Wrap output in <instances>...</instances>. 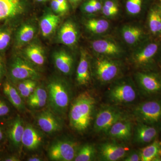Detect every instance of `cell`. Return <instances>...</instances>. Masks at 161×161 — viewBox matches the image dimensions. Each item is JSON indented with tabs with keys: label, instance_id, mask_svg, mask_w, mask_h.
Returning <instances> with one entry per match:
<instances>
[{
	"label": "cell",
	"instance_id": "60d3db41",
	"mask_svg": "<svg viewBox=\"0 0 161 161\" xmlns=\"http://www.w3.org/2000/svg\"><path fill=\"white\" fill-rule=\"evenodd\" d=\"M102 9L103 13L105 15L108 17L115 15L117 14L118 12V10L111 9V8H108V7H107L104 6H102Z\"/></svg>",
	"mask_w": 161,
	"mask_h": 161
},
{
	"label": "cell",
	"instance_id": "74e56055",
	"mask_svg": "<svg viewBox=\"0 0 161 161\" xmlns=\"http://www.w3.org/2000/svg\"><path fill=\"white\" fill-rule=\"evenodd\" d=\"M122 160L123 161H141V155L139 150L129 151Z\"/></svg>",
	"mask_w": 161,
	"mask_h": 161
},
{
	"label": "cell",
	"instance_id": "9c48e42d",
	"mask_svg": "<svg viewBox=\"0 0 161 161\" xmlns=\"http://www.w3.org/2000/svg\"><path fill=\"white\" fill-rule=\"evenodd\" d=\"M28 7L26 0H0V23L19 19L25 14Z\"/></svg>",
	"mask_w": 161,
	"mask_h": 161
},
{
	"label": "cell",
	"instance_id": "1f68e13d",
	"mask_svg": "<svg viewBox=\"0 0 161 161\" xmlns=\"http://www.w3.org/2000/svg\"><path fill=\"white\" fill-rule=\"evenodd\" d=\"M149 26L150 31L153 33L161 31V16L158 12L152 10L149 17Z\"/></svg>",
	"mask_w": 161,
	"mask_h": 161
},
{
	"label": "cell",
	"instance_id": "d6986e66",
	"mask_svg": "<svg viewBox=\"0 0 161 161\" xmlns=\"http://www.w3.org/2000/svg\"><path fill=\"white\" fill-rule=\"evenodd\" d=\"M78 32L76 24L71 20L65 21L59 28L57 40L67 46H73L78 42Z\"/></svg>",
	"mask_w": 161,
	"mask_h": 161
},
{
	"label": "cell",
	"instance_id": "f546056e",
	"mask_svg": "<svg viewBox=\"0 0 161 161\" xmlns=\"http://www.w3.org/2000/svg\"><path fill=\"white\" fill-rule=\"evenodd\" d=\"M87 29L95 34L103 33L108 29L109 23L107 20L102 19H91L86 23Z\"/></svg>",
	"mask_w": 161,
	"mask_h": 161
},
{
	"label": "cell",
	"instance_id": "8fae6325",
	"mask_svg": "<svg viewBox=\"0 0 161 161\" xmlns=\"http://www.w3.org/2000/svg\"><path fill=\"white\" fill-rule=\"evenodd\" d=\"M135 78L140 95L151 97L161 94V79L157 75L138 72Z\"/></svg>",
	"mask_w": 161,
	"mask_h": 161
},
{
	"label": "cell",
	"instance_id": "816d5d0a",
	"mask_svg": "<svg viewBox=\"0 0 161 161\" xmlns=\"http://www.w3.org/2000/svg\"></svg>",
	"mask_w": 161,
	"mask_h": 161
},
{
	"label": "cell",
	"instance_id": "ac0fdd59",
	"mask_svg": "<svg viewBox=\"0 0 161 161\" xmlns=\"http://www.w3.org/2000/svg\"><path fill=\"white\" fill-rule=\"evenodd\" d=\"M43 140L42 132L30 124L25 126L22 137V145L26 150L34 151L39 149Z\"/></svg>",
	"mask_w": 161,
	"mask_h": 161
},
{
	"label": "cell",
	"instance_id": "836d02e7",
	"mask_svg": "<svg viewBox=\"0 0 161 161\" xmlns=\"http://www.w3.org/2000/svg\"><path fill=\"white\" fill-rule=\"evenodd\" d=\"M142 0H127L126 7L131 14H138L142 9Z\"/></svg>",
	"mask_w": 161,
	"mask_h": 161
},
{
	"label": "cell",
	"instance_id": "e0dca14e",
	"mask_svg": "<svg viewBox=\"0 0 161 161\" xmlns=\"http://www.w3.org/2000/svg\"><path fill=\"white\" fill-rule=\"evenodd\" d=\"M20 54L37 67L43 66L45 63V50L38 41H32L28 43L23 47Z\"/></svg>",
	"mask_w": 161,
	"mask_h": 161
},
{
	"label": "cell",
	"instance_id": "d590c367",
	"mask_svg": "<svg viewBox=\"0 0 161 161\" xmlns=\"http://www.w3.org/2000/svg\"><path fill=\"white\" fill-rule=\"evenodd\" d=\"M6 64L3 55L0 54V86H2L6 76Z\"/></svg>",
	"mask_w": 161,
	"mask_h": 161
},
{
	"label": "cell",
	"instance_id": "7c38bea8",
	"mask_svg": "<svg viewBox=\"0 0 161 161\" xmlns=\"http://www.w3.org/2000/svg\"><path fill=\"white\" fill-rule=\"evenodd\" d=\"M25 126L23 119L19 115H16L7 123L5 134L12 150H20Z\"/></svg>",
	"mask_w": 161,
	"mask_h": 161
},
{
	"label": "cell",
	"instance_id": "52a82bcc",
	"mask_svg": "<svg viewBox=\"0 0 161 161\" xmlns=\"http://www.w3.org/2000/svg\"><path fill=\"white\" fill-rule=\"evenodd\" d=\"M95 78L102 84L112 83L120 75L121 67L115 60L105 57L97 58L93 64Z\"/></svg>",
	"mask_w": 161,
	"mask_h": 161
},
{
	"label": "cell",
	"instance_id": "5b68a950",
	"mask_svg": "<svg viewBox=\"0 0 161 161\" xmlns=\"http://www.w3.org/2000/svg\"><path fill=\"white\" fill-rule=\"evenodd\" d=\"M132 116L136 122L157 127L161 125V99H152L135 105Z\"/></svg>",
	"mask_w": 161,
	"mask_h": 161
},
{
	"label": "cell",
	"instance_id": "c3c4849f",
	"mask_svg": "<svg viewBox=\"0 0 161 161\" xmlns=\"http://www.w3.org/2000/svg\"><path fill=\"white\" fill-rule=\"evenodd\" d=\"M81 0H69L70 2L74 5H76L77 3H79Z\"/></svg>",
	"mask_w": 161,
	"mask_h": 161
},
{
	"label": "cell",
	"instance_id": "d4e9b609",
	"mask_svg": "<svg viewBox=\"0 0 161 161\" xmlns=\"http://www.w3.org/2000/svg\"><path fill=\"white\" fill-rule=\"evenodd\" d=\"M141 161H161V143L157 140H154L150 145L139 150Z\"/></svg>",
	"mask_w": 161,
	"mask_h": 161
},
{
	"label": "cell",
	"instance_id": "8d00e7d4",
	"mask_svg": "<svg viewBox=\"0 0 161 161\" xmlns=\"http://www.w3.org/2000/svg\"><path fill=\"white\" fill-rule=\"evenodd\" d=\"M51 8L54 13L60 16L63 15L67 13L57 0H52Z\"/></svg>",
	"mask_w": 161,
	"mask_h": 161
},
{
	"label": "cell",
	"instance_id": "7a4b0ae2",
	"mask_svg": "<svg viewBox=\"0 0 161 161\" xmlns=\"http://www.w3.org/2000/svg\"><path fill=\"white\" fill-rule=\"evenodd\" d=\"M47 90L51 111L60 117L65 116L72 99V92L69 84L63 78L53 77L48 81Z\"/></svg>",
	"mask_w": 161,
	"mask_h": 161
},
{
	"label": "cell",
	"instance_id": "7402d4cb",
	"mask_svg": "<svg viewBox=\"0 0 161 161\" xmlns=\"http://www.w3.org/2000/svg\"><path fill=\"white\" fill-rule=\"evenodd\" d=\"M2 86L5 97L12 105L19 112H25L26 108L23 97L20 95L14 85L7 78L4 80Z\"/></svg>",
	"mask_w": 161,
	"mask_h": 161
},
{
	"label": "cell",
	"instance_id": "ee69618b",
	"mask_svg": "<svg viewBox=\"0 0 161 161\" xmlns=\"http://www.w3.org/2000/svg\"><path fill=\"white\" fill-rule=\"evenodd\" d=\"M59 3L62 6L64 9L67 12L68 11L69 7L68 3L67 0H57Z\"/></svg>",
	"mask_w": 161,
	"mask_h": 161
},
{
	"label": "cell",
	"instance_id": "681fc988",
	"mask_svg": "<svg viewBox=\"0 0 161 161\" xmlns=\"http://www.w3.org/2000/svg\"><path fill=\"white\" fill-rule=\"evenodd\" d=\"M35 1H36V2H38V3H42L46 2L47 1H48V0H35Z\"/></svg>",
	"mask_w": 161,
	"mask_h": 161
},
{
	"label": "cell",
	"instance_id": "44dd1931",
	"mask_svg": "<svg viewBox=\"0 0 161 161\" xmlns=\"http://www.w3.org/2000/svg\"><path fill=\"white\" fill-rule=\"evenodd\" d=\"M86 52L81 50L80 60L76 72V81L80 86H87L91 81V68Z\"/></svg>",
	"mask_w": 161,
	"mask_h": 161
},
{
	"label": "cell",
	"instance_id": "f1b7e54d",
	"mask_svg": "<svg viewBox=\"0 0 161 161\" xmlns=\"http://www.w3.org/2000/svg\"><path fill=\"white\" fill-rule=\"evenodd\" d=\"M142 35V30L136 26H126L123 29V38L125 41L130 45H133L137 43L140 40Z\"/></svg>",
	"mask_w": 161,
	"mask_h": 161
},
{
	"label": "cell",
	"instance_id": "30bf717a",
	"mask_svg": "<svg viewBox=\"0 0 161 161\" xmlns=\"http://www.w3.org/2000/svg\"><path fill=\"white\" fill-rule=\"evenodd\" d=\"M97 151V156L99 160L117 161L122 160L130 149L124 144L112 140L99 144Z\"/></svg>",
	"mask_w": 161,
	"mask_h": 161
},
{
	"label": "cell",
	"instance_id": "ba28073f",
	"mask_svg": "<svg viewBox=\"0 0 161 161\" xmlns=\"http://www.w3.org/2000/svg\"><path fill=\"white\" fill-rule=\"evenodd\" d=\"M79 147L78 143L72 140L56 141L50 146L48 157L52 161H74Z\"/></svg>",
	"mask_w": 161,
	"mask_h": 161
},
{
	"label": "cell",
	"instance_id": "3957f363",
	"mask_svg": "<svg viewBox=\"0 0 161 161\" xmlns=\"http://www.w3.org/2000/svg\"><path fill=\"white\" fill-rule=\"evenodd\" d=\"M104 95L108 104L122 107L137 103L140 93L134 82L126 79L114 80Z\"/></svg>",
	"mask_w": 161,
	"mask_h": 161
},
{
	"label": "cell",
	"instance_id": "4316f807",
	"mask_svg": "<svg viewBox=\"0 0 161 161\" xmlns=\"http://www.w3.org/2000/svg\"><path fill=\"white\" fill-rule=\"evenodd\" d=\"M97 155V149L92 144H86L79 147L74 161L95 160Z\"/></svg>",
	"mask_w": 161,
	"mask_h": 161
},
{
	"label": "cell",
	"instance_id": "f35d334b",
	"mask_svg": "<svg viewBox=\"0 0 161 161\" xmlns=\"http://www.w3.org/2000/svg\"><path fill=\"white\" fill-rule=\"evenodd\" d=\"M47 102V100H27V103L29 106L35 109L43 108L46 105Z\"/></svg>",
	"mask_w": 161,
	"mask_h": 161
},
{
	"label": "cell",
	"instance_id": "cb8c5ba5",
	"mask_svg": "<svg viewBox=\"0 0 161 161\" xmlns=\"http://www.w3.org/2000/svg\"><path fill=\"white\" fill-rule=\"evenodd\" d=\"M92 48L96 53L108 57H115L120 53V49L117 44L106 40H97L92 43Z\"/></svg>",
	"mask_w": 161,
	"mask_h": 161
},
{
	"label": "cell",
	"instance_id": "83f0119b",
	"mask_svg": "<svg viewBox=\"0 0 161 161\" xmlns=\"http://www.w3.org/2000/svg\"><path fill=\"white\" fill-rule=\"evenodd\" d=\"M38 80L26 79L13 83L23 98H28L38 86Z\"/></svg>",
	"mask_w": 161,
	"mask_h": 161
},
{
	"label": "cell",
	"instance_id": "484cf974",
	"mask_svg": "<svg viewBox=\"0 0 161 161\" xmlns=\"http://www.w3.org/2000/svg\"><path fill=\"white\" fill-rule=\"evenodd\" d=\"M158 49V46L156 43H150L143 49L134 55L133 62L139 66L147 64L156 53Z\"/></svg>",
	"mask_w": 161,
	"mask_h": 161
},
{
	"label": "cell",
	"instance_id": "4fadbf2b",
	"mask_svg": "<svg viewBox=\"0 0 161 161\" xmlns=\"http://www.w3.org/2000/svg\"><path fill=\"white\" fill-rule=\"evenodd\" d=\"M36 120L40 130L48 135L60 132L63 128V122L60 116L51 110L42 111L38 113Z\"/></svg>",
	"mask_w": 161,
	"mask_h": 161
},
{
	"label": "cell",
	"instance_id": "f6af8a7d",
	"mask_svg": "<svg viewBox=\"0 0 161 161\" xmlns=\"http://www.w3.org/2000/svg\"><path fill=\"white\" fill-rule=\"evenodd\" d=\"M90 1L93 4L94 7L96 8L97 11H99L102 8V6L101 4L97 0H90Z\"/></svg>",
	"mask_w": 161,
	"mask_h": 161
},
{
	"label": "cell",
	"instance_id": "7dc6e473",
	"mask_svg": "<svg viewBox=\"0 0 161 161\" xmlns=\"http://www.w3.org/2000/svg\"><path fill=\"white\" fill-rule=\"evenodd\" d=\"M43 160L42 158L40 157H33L27 159V161H41Z\"/></svg>",
	"mask_w": 161,
	"mask_h": 161
},
{
	"label": "cell",
	"instance_id": "bcb514c9",
	"mask_svg": "<svg viewBox=\"0 0 161 161\" xmlns=\"http://www.w3.org/2000/svg\"><path fill=\"white\" fill-rule=\"evenodd\" d=\"M6 137L5 130H3V128L0 126V143L2 142L3 140Z\"/></svg>",
	"mask_w": 161,
	"mask_h": 161
},
{
	"label": "cell",
	"instance_id": "f907efd6",
	"mask_svg": "<svg viewBox=\"0 0 161 161\" xmlns=\"http://www.w3.org/2000/svg\"><path fill=\"white\" fill-rule=\"evenodd\" d=\"M0 161H2V158H1V156H0Z\"/></svg>",
	"mask_w": 161,
	"mask_h": 161
},
{
	"label": "cell",
	"instance_id": "7bdbcfd3",
	"mask_svg": "<svg viewBox=\"0 0 161 161\" xmlns=\"http://www.w3.org/2000/svg\"><path fill=\"white\" fill-rule=\"evenodd\" d=\"M2 161H19V158L16 155H12L8 156L3 159Z\"/></svg>",
	"mask_w": 161,
	"mask_h": 161
},
{
	"label": "cell",
	"instance_id": "277c9868",
	"mask_svg": "<svg viewBox=\"0 0 161 161\" xmlns=\"http://www.w3.org/2000/svg\"><path fill=\"white\" fill-rule=\"evenodd\" d=\"M6 76L12 83L26 79L38 80L41 75L38 67L21 54L13 56L6 64Z\"/></svg>",
	"mask_w": 161,
	"mask_h": 161
},
{
	"label": "cell",
	"instance_id": "5bb4252c",
	"mask_svg": "<svg viewBox=\"0 0 161 161\" xmlns=\"http://www.w3.org/2000/svg\"><path fill=\"white\" fill-rule=\"evenodd\" d=\"M130 117L116 122L110 128L106 135L113 140L124 142L131 140L134 125Z\"/></svg>",
	"mask_w": 161,
	"mask_h": 161
},
{
	"label": "cell",
	"instance_id": "e575fe53",
	"mask_svg": "<svg viewBox=\"0 0 161 161\" xmlns=\"http://www.w3.org/2000/svg\"><path fill=\"white\" fill-rule=\"evenodd\" d=\"M10 103L8 100L0 97V118L7 116L11 112Z\"/></svg>",
	"mask_w": 161,
	"mask_h": 161
},
{
	"label": "cell",
	"instance_id": "ab89813d",
	"mask_svg": "<svg viewBox=\"0 0 161 161\" xmlns=\"http://www.w3.org/2000/svg\"><path fill=\"white\" fill-rule=\"evenodd\" d=\"M83 9L84 11L88 14H93L98 12L90 1L84 4Z\"/></svg>",
	"mask_w": 161,
	"mask_h": 161
},
{
	"label": "cell",
	"instance_id": "4dcf8cb0",
	"mask_svg": "<svg viewBox=\"0 0 161 161\" xmlns=\"http://www.w3.org/2000/svg\"><path fill=\"white\" fill-rule=\"evenodd\" d=\"M12 36L10 26L4 25L0 27V54L3 55L10 45Z\"/></svg>",
	"mask_w": 161,
	"mask_h": 161
},
{
	"label": "cell",
	"instance_id": "ffe728a7",
	"mask_svg": "<svg viewBox=\"0 0 161 161\" xmlns=\"http://www.w3.org/2000/svg\"><path fill=\"white\" fill-rule=\"evenodd\" d=\"M56 68L64 75H71L74 70V58L70 53L63 49L57 50L53 54Z\"/></svg>",
	"mask_w": 161,
	"mask_h": 161
},
{
	"label": "cell",
	"instance_id": "6da1fadb",
	"mask_svg": "<svg viewBox=\"0 0 161 161\" xmlns=\"http://www.w3.org/2000/svg\"><path fill=\"white\" fill-rule=\"evenodd\" d=\"M97 101L92 93L85 92L79 94L70 105L69 125L73 130L82 133L91 126L95 113Z\"/></svg>",
	"mask_w": 161,
	"mask_h": 161
},
{
	"label": "cell",
	"instance_id": "8992f818",
	"mask_svg": "<svg viewBox=\"0 0 161 161\" xmlns=\"http://www.w3.org/2000/svg\"><path fill=\"white\" fill-rule=\"evenodd\" d=\"M129 117L120 107L107 104L100 108L94 119V130L96 133L106 134L116 122Z\"/></svg>",
	"mask_w": 161,
	"mask_h": 161
},
{
	"label": "cell",
	"instance_id": "d6a6232c",
	"mask_svg": "<svg viewBox=\"0 0 161 161\" xmlns=\"http://www.w3.org/2000/svg\"><path fill=\"white\" fill-rule=\"evenodd\" d=\"M48 98L47 90L42 86H37L31 95L27 98V100H47Z\"/></svg>",
	"mask_w": 161,
	"mask_h": 161
},
{
	"label": "cell",
	"instance_id": "9a60e30c",
	"mask_svg": "<svg viewBox=\"0 0 161 161\" xmlns=\"http://www.w3.org/2000/svg\"><path fill=\"white\" fill-rule=\"evenodd\" d=\"M159 131L158 127L136 122L133 128L132 139L136 145H147L155 140Z\"/></svg>",
	"mask_w": 161,
	"mask_h": 161
},
{
	"label": "cell",
	"instance_id": "2e32d148",
	"mask_svg": "<svg viewBox=\"0 0 161 161\" xmlns=\"http://www.w3.org/2000/svg\"><path fill=\"white\" fill-rule=\"evenodd\" d=\"M37 30L36 23L32 20L26 21L21 24L15 34V47L19 49L31 43L36 36Z\"/></svg>",
	"mask_w": 161,
	"mask_h": 161
},
{
	"label": "cell",
	"instance_id": "603a6c76",
	"mask_svg": "<svg viewBox=\"0 0 161 161\" xmlns=\"http://www.w3.org/2000/svg\"><path fill=\"white\" fill-rule=\"evenodd\" d=\"M60 16L52 12L45 14L40 20V28L44 38H49L54 33L60 21Z\"/></svg>",
	"mask_w": 161,
	"mask_h": 161
},
{
	"label": "cell",
	"instance_id": "b9f144b4",
	"mask_svg": "<svg viewBox=\"0 0 161 161\" xmlns=\"http://www.w3.org/2000/svg\"><path fill=\"white\" fill-rule=\"evenodd\" d=\"M104 6L107 7L111 8V9H115V10H119L118 7L115 5V3L111 1H107L104 4Z\"/></svg>",
	"mask_w": 161,
	"mask_h": 161
}]
</instances>
